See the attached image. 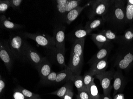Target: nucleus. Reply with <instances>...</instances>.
I'll return each mask as SVG.
<instances>
[{
    "label": "nucleus",
    "instance_id": "1",
    "mask_svg": "<svg viewBox=\"0 0 133 99\" xmlns=\"http://www.w3.org/2000/svg\"><path fill=\"white\" fill-rule=\"evenodd\" d=\"M126 2L125 1H112L107 14L102 17L104 21L113 29H120L125 24V4Z\"/></svg>",
    "mask_w": 133,
    "mask_h": 99
},
{
    "label": "nucleus",
    "instance_id": "2",
    "mask_svg": "<svg viewBox=\"0 0 133 99\" xmlns=\"http://www.w3.org/2000/svg\"><path fill=\"white\" fill-rule=\"evenodd\" d=\"M85 38L77 40L72 44L68 67L74 75H80L83 62Z\"/></svg>",
    "mask_w": 133,
    "mask_h": 99
},
{
    "label": "nucleus",
    "instance_id": "3",
    "mask_svg": "<svg viewBox=\"0 0 133 99\" xmlns=\"http://www.w3.org/2000/svg\"><path fill=\"white\" fill-rule=\"evenodd\" d=\"M27 38L21 31L10 32L8 39L9 44L15 58L22 62H26L24 50L27 42Z\"/></svg>",
    "mask_w": 133,
    "mask_h": 99
},
{
    "label": "nucleus",
    "instance_id": "4",
    "mask_svg": "<svg viewBox=\"0 0 133 99\" xmlns=\"http://www.w3.org/2000/svg\"><path fill=\"white\" fill-rule=\"evenodd\" d=\"M90 1L91 8L88 14V18L91 20L96 16H104L108 11L112 1L95 0Z\"/></svg>",
    "mask_w": 133,
    "mask_h": 99
},
{
    "label": "nucleus",
    "instance_id": "5",
    "mask_svg": "<svg viewBox=\"0 0 133 99\" xmlns=\"http://www.w3.org/2000/svg\"><path fill=\"white\" fill-rule=\"evenodd\" d=\"M0 58L10 73L15 58L10 49L8 40L1 39L0 41Z\"/></svg>",
    "mask_w": 133,
    "mask_h": 99
},
{
    "label": "nucleus",
    "instance_id": "6",
    "mask_svg": "<svg viewBox=\"0 0 133 99\" xmlns=\"http://www.w3.org/2000/svg\"><path fill=\"white\" fill-rule=\"evenodd\" d=\"M81 0H57L56 3L57 13L65 23V18L66 14L73 9L79 6L82 2Z\"/></svg>",
    "mask_w": 133,
    "mask_h": 99
},
{
    "label": "nucleus",
    "instance_id": "7",
    "mask_svg": "<svg viewBox=\"0 0 133 99\" xmlns=\"http://www.w3.org/2000/svg\"><path fill=\"white\" fill-rule=\"evenodd\" d=\"M24 34L27 38L34 40L38 45L46 48L47 50L56 47V42L53 36L51 37L44 34L26 32H24Z\"/></svg>",
    "mask_w": 133,
    "mask_h": 99
},
{
    "label": "nucleus",
    "instance_id": "8",
    "mask_svg": "<svg viewBox=\"0 0 133 99\" xmlns=\"http://www.w3.org/2000/svg\"><path fill=\"white\" fill-rule=\"evenodd\" d=\"M115 71L112 68L108 71L99 74L95 76V77L99 80L103 91V94L110 96V93L112 88L111 83Z\"/></svg>",
    "mask_w": 133,
    "mask_h": 99
},
{
    "label": "nucleus",
    "instance_id": "9",
    "mask_svg": "<svg viewBox=\"0 0 133 99\" xmlns=\"http://www.w3.org/2000/svg\"><path fill=\"white\" fill-rule=\"evenodd\" d=\"M24 56L26 62H28L37 69L44 58L27 42L24 50Z\"/></svg>",
    "mask_w": 133,
    "mask_h": 99
},
{
    "label": "nucleus",
    "instance_id": "10",
    "mask_svg": "<svg viewBox=\"0 0 133 99\" xmlns=\"http://www.w3.org/2000/svg\"><path fill=\"white\" fill-rule=\"evenodd\" d=\"M66 27L62 25H59L54 30V37L56 47L60 50L65 52V30Z\"/></svg>",
    "mask_w": 133,
    "mask_h": 99
},
{
    "label": "nucleus",
    "instance_id": "11",
    "mask_svg": "<svg viewBox=\"0 0 133 99\" xmlns=\"http://www.w3.org/2000/svg\"><path fill=\"white\" fill-rule=\"evenodd\" d=\"M133 64V52L130 51L119 56L116 62L115 65L117 70H126L130 67Z\"/></svg>",
    "mask_w": 133,
    "mask_h": 99
},
{
    "label": "nucleus",
    "instance_id": "12",
    "mask_svg": "<svg viewBox=\"0 0 133 99\" xmlns=\"http://www.w3.org/2000/svg\"><path fill=\"white\" fill-rule=\"evenodd\" d=\"M113 96L118 93H121L124 90L126 84V81L121 70H117L114 73L113 77Z\"/></svg>",
    "mask_w": 133,
    "mask_h": 99
},
{
    "label": "nucleus",
    "instance_id": "13",
    "mask_svg": "<svg viewBox=\"0 0 133 99\" xmlns=\"http://www.w3.org/2000/svg\"><path fill=\"white\" fill-rule=\"evenodd\" d=\"M112 47V42H109L106 43L102 48L100 49L99 51L88 61V64L91 65L98 61L108 58Z\"/></svg>",
    "mask_w": 133,
    "mask_h": 99
},
{
    "label": "nucleus",
    "instance_id": "14",
    "mask_svg": "<svg viewBox=\"0 0 133 99\" xmlns=\"http://www.w3.org/2000/svg\"><path fill=\"white\" fill-rule=\"evenodd\" d=\"M52 59L55 63L61 68H64L68 67L65 64V52L60 50L56 47L52 48L50 50H48Z\"/></svg>",
    "mask_w": 133,
    "mask_h": 99
},
{
    "label": "nucleus",
    "instance_id": "15",
    "mask_svg": "<svg viewBox=\"0 0 133 99\" xmlns=\"http://www.w3.org/2000/svg\"><path fill=\"white\" fill-rule=\"evenodd\" d=\"M108 58L98 61L91 65L90 69L88 72L92 76H95L96 75L102 73L106 71L108 67Z\"/></svg>",
    "mask_w": 133,
    "mask_h": 99
},
{
    "label": "nucleus",
    "instance_id": "16",
    "mask_svg": "<svg viewBox=\"0 0 133 99\" xmlns=\"http://www.w3.org/2000/svg\"><path fill=\"white\" fill-rule=\"evenodd\" d=\"M37 70L41 78V81L45 79L52 72L51 64L46 57L44 58Z\"/></svg>",
    "mask_w": 133,
    "mask_h": 99
},
{
    "label": "nucleus",
    "instance_id": "17",
    "mask_svg": "<svg viewBox=\"0 0 133 99\" xmlns=\"http://www.w3.org/2000/svg\"><path fill=\"white\" fill-rule=\"evenodd\" d=\"M90 4L91 1H90L83 6H78L69 11L66 16L65 23L68 25L70 24L72 22L77 19V18L79 16L81 12L85 8L90 6Z\"/></svg>",
    "mask_w": 133,
    "mask_h": 99
},
{
    "label": "nucleus",
    "instance_id": "18",
    "mask_svg": "<svg viewBox=\"0 0 133 99\" xmlns=\"http://www.w3.org/2000/svg\"><path fill=\"white\" fill-rule=\"evenodd\" d=\"M0 26L1 29L11 32L16 31L23 27V26L21 25L9 20L4 14H1L0 16Z\"/></svg>",
    "mask_w": 133,
    "mask_h": 99
},
{
    "label": "nucleus",
    "instance_id": "19",
    "mask_svg": "<svg viewBox=\"0 0 133 99\" xmlns=\"http://www.w3.org/2000/svg\"><path fill=\"white\" fill-rule=\"evenodd\" d=\"M74 75L68 66L57 73L55 84L59 85L71 80Z\"/></svg>",
    "mask_w": 133,
    "mask_h": 99
},
{
    "label": "nucleus",
    "instance_id": "20",
    "mask_svg": "<svg viewBox=\"0 0 133 99\" xmlns=\"http://www.w3.org/2000/svg\"><path fill=\"white\" fill-rule=\"evenodd\" d=\"M90 32L87 30L84 27H79L76 29L71 34V39L74 42L77 40L85 38L86 36L90 33Z\"/></svg>",
    "mask_w": 133,
    "mask_h": 99
},
{
    "label": "nucleus",
    "instance_id": "21",
    "mask_svg": "<svg viewBox=\"0 0 133 99\" xmlns=\"http://www.w3.org/2000/svg\"><path fill=\"white\" fill-rule=\"evenodd\" d=\"M104 21V20L102 18H94L91 20H90L86 23L84 28L87 30L88 31L90 32H91L92 31L97 29L102 25Z\"/></svg>",
    "mask_w": 133,
    "mask_h": 99
},
{
    "label": "nucleus",
    "instance_id": "22",
    "mask_svg": "<svg viewBox=\"0 0 133 99\" xmlns=\"http://www.w3.org/2000/svg\"><path fill=\"white\" fill-rule=\"evenodd\" d=\"M91 38L92 40L99 50L102 48L106 43L110 41L103 35L100 33L92 34Z\"/></svg>",
    "mask_w": 133,
    "mask_h": 99
},
{
    "label": "nucleus",
    "instance_id": "23",
    "mask_svg": "<svg viewBox=\"0 0 133 99\" xmlns=\"http://www.w3.org/2000/svg\"><path fill=\"white\" fill-rule=\"evenodd\" d=\"M72 83L73 82L71 80H69L66 82L65 84L63 85V86H62L61 88H59L57 90L48 94L56 95L63 99V97L66 94V92H68L69 90L71 88H73Z\"/></svg>",
    "mask_w": 133,
    "mask_h": 99
},
{
    "label": "nucleus",
    "instance_id": "24",
    "mask_svg": "<svg viewBox=\"0 0 133 99\" xmlns=\"http://www.w3.org/2000/svg\"><path fill=\"white\" fill-rule=\"evenodd\" d=\"M120 44H128L133 40V26L125 30L123 35L120 36Z\"/></svg>",
    "mask_w": 133,
    "mask_h": 99
},
{
    "label": "nucleus",
    "instance_id": "25",
    "mask_svg": "<svg viewBox=\"0 0 133 99\" xmlns=\"http://www.w3.org/2000/svg\"><path fill=\"white\" fill-rule=\"evenodd\" d=\"M98 33L103 35L110 41L112 42L113 41L120 43V36L118 35L115 33L113 32L112 30H103L101 31Z\"/></svg>",
    "mask_w": 133,
    "mask_h": 99
},
{
    "label": "nucleus",
    "instance_id": "26",
    "mask_svg": "<svg viewBox=\"0 0 133 99\" xmlns=\"http://www.w3.org/2000/svg\"><path fill=\"white\" fill-rule=\"evenodd\" d=\"M71 81L75 85L78 92L85 89H87L84 83L83 77L81 76L80 75H74Z\"/></svg>",
    "mask_w": 133,
    "mask_h": 99
},
{
    "label": "nucleus",
    "instance_id": "27",
    "mask_svg": "<svg viewBox=\"0 0 133 99\" xmlns=\"http://www.w3.org/2000/svg\"><path fill=\"white\" fill-rule=\"evenodd\" d=\"M125 24L133 22V5L127 3L125 7Z\"/></svg>",
    "mask_w": 133,
    "mask_h": 99
},
{
    "label": "nucleus",
    "instance_id": "28",
    "mask_svg": "<svg viewBox=\"0 0 133 99\" xmlns=\"http://www.w3.org/2000/svg\"><path fill=\"white\" fill-rule=\"evenodd\" d=\"M88 91L92 99H99L100 94L97 87L94 82V80L89 86Z\"/></svg>",
    "mask_w": 133,
    "mask_h": 99
},
{
    "label": "nucleus",
    "instance_id": "29",
    "mask_svg": "<svg viewBox=\"0 0 133 99\" xmlns=\"http://www.w3.org/2000/svg\"><path fill=\"white\" fill-rule=\"evenodd\" d=\"M17 88L21 92L26 99H35L39 96L38 94L33 93L27 89L23 88L21 86H18Z\"/></svg>",
    "mask_w": 133,
    "mask_h": 99
},
{
    "label": "nucleus",
    "instance_id": "30",
    "mask_svg": "<svg viewBox=\"0 0 133 99\" xmlns=\"http://www.w3.org/2000/svg\"><path fill=\"white\" fill-rule=\"evenodd\" d=\"M57 73L51 72L48 76L41 82L44 85H51L55 84Z\"/></svg>",
    "mask_w": 133,
    "mask_h": 99
},
{
    "label": "nucleus",
    "instance_id": "31",
    "mask_svg": "<svg viewBox=\"0 0 133 99\" xmlns=\"http://www.w3.org/2000/svg\"><path fill=\"white\" fill-rule=\"evenodd\" d=\"M93 77L94 76L89 72H87L86 73L84 74L83 76L84 83L86 87L88 90L89 86H90V84H91L92 81L94 80V78Z\"/></svg>",
    "mask_w": 133,
    "mask_h": 99
},
{
    "label": "nucleus",
    "instance_id": "32",
    "mask_svg": "<svg viewBox=\"0 0 133 99\" xmlns=\"http://www.w3.org/2000/svg\"><path fill=\"white\" fill-rule=\"evenodd\" d=\"M10 7L9 0L0 1V13L1 14H4Z\"/></svg>",
    "mask_w": 133,
    "mask_h": 99
},
{
    "label": "nucleus",
    "instance_id": "33",
    "mask_svg": "<svg viewBox=\"0 0 133 99\" xmlns=\"http://www.w3.org/2000/svg\"><path fill=\"white\" fill-rule=\"evenodd\" d=\"M77 95L81 99H92L88 89L78 92Z\"/></svg>",
    "mask_w": 133,
    "mask_h": 99
},
{
    "label": "nucleus",
    "instance_id": "34",
    "mask_svg": "<svg viewBox=\"0 0 133 99\" xmlns=\"http://www.w3.org/2000/svg\"><path fill=\"white\" fill-rule=\"evenodd\" d=\"M10 7L14 9L18 10L22 2V0H9Z\"/></svg>",
    "mask_w": 133,
    "mask_h": 99
},
{
    "label": "nucleus",
    "instance_id": "35",
    "mask_svg": "<svg viewBox=\"0 0 133 99\" xmlns=\"http://www.w3.org/2000/svg\"><path fill=\"white\" fill-rule=\"evenodd\" d=\"M12 99H26V98L21 92L16 88L14 90Z\"/></svg>",
    "mask_w": 133,
    "mask_h": 99
},
{
    "label": "nucleus",
    "instance_id": "36",
    "mask_svg": "<svg viewBox=\"0 0 133 99\" xmlns=\"http://www.w3.org/2000/svg\"><path fill=\"white\" fill-rule=\"evenodd\" d=\"M74 92L73 91V88H71L69 90L68 92L65 94L63 99H72L74 97Z\"/></svg>",
    "mask_w": 133,
    "mask_h": 99
},
{
    "label": "nucleus",
    "instance_id": "37",
    "mask_svg": "<svg viewBox=\"0 0 133 99\" xmlns=\"http://www.w3.org/2000/svg\"><path fill=\"white\" fill-rule=\"evenodd\" d=\"M6 86V83L4 80L1 77V78H0V94H1H1L3 93V92Z\"/></svg>",
    "mask_w": 133,
    "mask_h": 99
},
{
    "label": "nucleus",
    "instance_id": "38",
    "mask_svg": "<svg viewBox=\"0 0 133 99\" xmlns=\"http://www.w3.org/2000/svg\"><path fill=\"white\" fill-rule=\"evenodd\" d=\"M114 99H125L124 96L123 94H117L114 96Z\"/></svg>",
    "mask_w": 133,
    "mask_h": 99
},
{
    "label": "nucleus",
    "instance_id": "39",
    "mask_svg": "<svg viewBox=\"0 0 133 99\" xmlns=\"http://www.w3.org/2000/svg\"><path fill=\"white\" fill-rule=\"evenodd\" d=\"M99 99H112V98L110 97L104 95V94H101V95H100Z\"/></svg>",
    "mask_w": 133,
    "mask_h": 99
},
{
    "label": "nucleus",
    "instance_id": "40",
    "mask_svg": "<svg viewBox=\"0 0 133 99\" xmlns=\"http://www.w3.org/2000/svg\"><path fill=\"white\" fill-rule=\"evenodd\" d=\"M127 3L133 5V0H128V1H127Z\"/></svg>",
    "mask_w": 133,
    "mask_h": 99
},
{
    "label": "nucleus",
    "instance_id": "41",
    "mask_svg": "<svg viewBox=\"0 0 133 99\" xmlns=\"http://www.w3.org/2000/svg\"><path fill=\"white\" fill-rule=\"evenodd\" d=\"M35 99H42L41 98H40V96L38 97L37 98H36Z\"/></svg>",
    "mask_w": 133,
    "mask_h": 99
},
{
    "label": "nucleus",
    "instance_id": "42",
    "mask_svg": "<svg viewBox=\"0 0 133 99\" xmlns=\"http://www.w3.org/2000/svg\"><path fill=\"white\" fill-rule=\"evenodd\" d=\"M76 99H81L80 98H79V97H78V96H77V98H76Z\"/></svg>",
    "mask_w": 133,
    "mask_h": 99
},
{
    "label": "nucleus",
    "instance_id": "43",
    "mask_svg": "<svg viewBox=\"0 0 133 99\" xmlns=\"http://www.w3.org/2000/svg\"></svg>",
    "mask_w": 133,
    "mask_h": 99
}]
</instances>
